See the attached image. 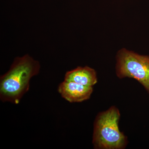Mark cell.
Wrapping results in <instances>:
<instances>
[{
  "mask_svg": "<svg viewBox=\"0 0 149 149\" xmlns=\"http://www.w3.org/2000/svg\"><path fill=\"white\" fill-rule=\"evenodd\" d=\"M40 63L28 55L15 59L10 68L0 78V99L17 104L29 91L32 77L40 72Z\"/></svg>",
  "mask_w": 149,
  "mask_h": 149,
  "instance_id": "cell-1",
  "label": "cell"
},
{
  "mask_svg": "<svg viewBox=\"0 0 149 149\" xmlns=\"http://www.w3.org/2000/svg\"><path fill=\"white\" fill-rule=\"evenodd\" d=\"M64 80L93 87L97 82V77L95 70L93 68L88 66L78 67L68 71L65 75Z\"/></svg>",
  "mask_w": 149,
  "mask_h": 149,
  "instance_id": "cell-5",
  "label": "cell"
},
{
  "mask_svg": "<svg viewBox=\"0 0 149 149\" xmlns=\"http://www.w3.org/2000/svg\"><path fill=\"white\" fill-rule=\"evenodd\" d=\"M58 91L61 97L69 102H81L90 98L93 89V87L64 80L59 85Z\"/></svg>",
  "mask_w": 149,
  "mask_h": 149,
  "instance_id": "cell-4",
  "label": "cell"
},
{
  "mask_svg": "<svg viewBox=\"0 0 149 149\" xmlns=\"http://www.w3.org/2000/svg\"><path fill=\"white\" fill-rule=\"evenodd\" d=\"M120 116L119 110L115 106L100 112L97 116L93 135L94 148H125L128 144V139L119 130L118 123Z\"/></svg>",
  "mask_w": 149,
  "mask_h": 149,
  "instance_id": "cell-2",
  "label": "cell"
},
{
  "mask_svg": "<svg viewBox=\"0 0 149 149\" xmlns=\"http://www.w3.org/2000/svg\"><path fill=\"white\" fill-rule=\"evenodd\" d=\"M116 69L118 78L135 79L149 94V56L141 55L123 49L116 56Z\"/></svg>",
  "mask_w": 149,
  "mask_h": 149,
  "instance_id": "cell-3",
  "label": "cell"
}]
</instances>
